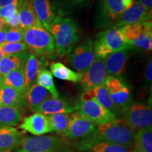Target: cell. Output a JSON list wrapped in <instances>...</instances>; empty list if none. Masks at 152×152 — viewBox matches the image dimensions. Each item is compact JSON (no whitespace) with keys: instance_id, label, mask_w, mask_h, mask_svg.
Instances as JSON below:
<instances>
[{"instance_id":"3957f363","label":"cell","mask_w":152,"mask_h":152,"mask_svg":"<svg viewBox=\"0 0 152 152\" xmlns=\"http://www.w3.org/2000/svg\"><path fill=\"white\" fill-rule=\"evenodd\" d=\"M23 41L32 53L39 56L52 58L55 54L54 39L51 33L44 28L24 30Z\"/></svg>"},{"instance_id":"4dcf8cb0","label":"cell","mask_w":152,"mask_h":152,"mask_svg":"<svg viewBox=\"0 0 152 152\" xmlns=\"http://www.w3.org/2000/svg\"><path fill=\"white\" fill-rule=\"evenodd\" d=\"M133 144L141 152H152V127L138 130L135 133Z\"/></svg>"},{"instance_id":"7dc6e473","label":"cell","mask_w":152,"mask_h":152,"mask_svg":"<svg viewBox=\"0 0 152 152\" xmlns=\"http://www.w3.org/2000/svg\"><path fill=\"white\" fill-rule=\"evenodd\" d=\"M13 149H7V150H0V152H12Z\"/></svg>"},{"instance_id":"f546056e","label":"cell","mask_w":152,"mask_h":152,"mask_svg":"<svg viewBox=\"0 0 152 152\" xmlns=\"http://www.w3.org/2000/svg\"><path fill=\"white\" fill-rule=\"evenodd\" d=\"M90 1V0H54L53 4L58 16H65L72 11L87 5Z\"/></svg>"},{"instance_id":"83f0119b","label":"cell","mask_w":152,"mask_h":152,"mask_svg":"<svg viewBox=\"0 0 152 152\" xmlns=\"http://www.w3.org/2000/svg\"><path fill=\"white\" fill-rule=\"evenodd\" d=\"M76 147L79 151L85 152H130L128 147L106 142H96Z\"/></svg>"},{"instance_id":"44dd1931","label":"cell","mask_w":152,"mask_h":152,"mask_svg":"<svg viewBox=\"0 0 152 152\" xmlns=\"http://www.w3.org/2000/svg\"><path fill=\"white\" fill-rule=\"evenodd\" d=\"M45 57L39 56L33 53L30 52L26 64L24 66L25 77H26V85L27 90H30L31 87L36 84L37 75L39 70L44 68Z\"/></svg>"},{"instance_id":"5b68a950","label":"cell","mask_w":152,"mask_h":152,"mask_svg":"<svg viewBox=\"0 0 152 152\" xmlns=\"http://www.w3.org/2000/svg\"><path fill=\"white\" fill-rule=\"evenodd\" d=\"M124 38L131 47L151 51L152 49L151 20L121 27Z\"/></svg>"},{"instance_id":"ac0fdd59","label":"cell","mask_w":152,"mask_h":152,"mask_svg":"<svg viewBox=\"0 0 152 152\" xmlns=\"http://www.w3.org/2000/svg\"><path fill=\"white\" fill-rule=\"evenodd\" d=\"M97 37L106 43L113 52L131 47L125 41L121 28L111 27L100 33Z\"/></svg>"},{"instance_id":"7bdbcfd3","label":"cell","mask_w":152,"mask_h":152,"mask_svg":"<svg viewBox=\"0 0 152 152\" xmlns=\"http://www.w3.org/2000/svg\"><path fill=\"white\" fill-rule=\"evenodd\" d=\"M123 2V4L124 6L125 9H128L130 8L134 3V0H121Z\"/></svg>"},{"instance_id":"f6af8a7d","label":"cell","mask_w":152,"mask_h":152,"mask_svg":"<svg viewBox=\"0 0 152 152\" xmlns=\"http://www.w3.org/2000/svg\"><path fill=\"white\" fill-rule=\"evenodd\" d=\"M60 152H75V151H71V150L68 149V148H65V147H64L61 150Z\"/></svg>"},{"instance_id":"6da1fadb","label":"cell","mask_w":152,"mask_h":152,"mask_svg":"<svg viewBox=\"0 0 152 152\" xmlns=\"http://www.w3.org/2000/svg\"><path fill=\"white\" fill-rule=\"evenodd\" d=\"M134 134L135 132L127 126L123 120L118 118L112 122L98 125L92 134L80 140L76 147L96 142H106L130 147L133 145Z\"/></svg>"},{"instance_id":"836d02e7","label":"cell","mask_w":152,"mask_h":152,"mask_svg":"<svg viewBox=\"0 0 152 152\" xmlns=\"http://www.w3.org/2000/svg\"><path fill=\"white\" fill-rule=\"evenodd\" d=\"M4 56L17 54L28 50V47L24 42H4L1 45Z\"/></svg>"},{"instance_id":"f35d334b","label":"cell","mask_w":152,"mask_h":152,"mask_svg":"<svg viewBox=\"0 0 152 152\" xmlns=\"http://www.w3.org/2000/svg\"><path fill=\"white\" fill-rule=\"evenodd\" d=\"M144 78L148 84H151V80H152V61L151 58L148 61L147 67H146L145 73H144Z\"/></svg>"},{"instance_id":"2e32d148","label":"cell","mask_w":152,"mask_h":152,"mask_svg":"<svg viewBox=\"0 0 152 152\" xmlns=\"http://www.w3.org/2000/svg\"><path fill=\"white\" fill-rule=\"evenodd\" d=\"M0 106L14 108L21 112L28 106L27 99L15 89L0 83Z\"/></svg>"},{"instance_id":"9a60e30c","label":"cell","mask_w":152,"mask_h":152,"mask_svg":"<svg viewBox=\"0 0 152 152\" xmlns=\"http://www.w3.org/2000/svg\"><path fill=\"white\" fill-rule=\"evenodd\" d=\"M132 47L112 52L104 59L107 75L118 77L124 73Z\"/></svg>"},{"instance_id":"277c9868","label":"cell","mask_w":152,"mask_h":152,"mask_svg":"<svg viewBox=\"0 0 152 152\" xmlns=\"http://www.w3.org/2000/svg\"><path fill=\"white\" fill-rule=\"evenodd\" d=\"M73 108L76 112L96 125L112 122L118 119L116 115L104 109L94 99L85 95V93L82 94L76 101Z\"/></svg>"},{"instance_id":"74e56055","label":"cell","mask_w":152,"mask_h":152,"mask_svg":"<svg viewBox=\"0 0 152 152\" xmlns=\"http://www.w3.org/2000/svg\"><path fill=\"white\" fill-rule=\"evenodd\" d=\"M4 23L5 25L9 28H18L20 27L18 20V10L15 14L11 16L9 18L5 19Z\"/></svg>"},{"instance_id":"b9f144b4","label":"cell","mask_w":152,"mask_h":152,"mask_svg":"<svg viewBox=\"0 0 152 152\" xmlns=\"http://www.w3.org/2000/svg\"><path fill=\"white\" fill-rule=\"evenodd\" d=\"M9 28V27H7V26H6L0 30V46L4 43L5 36H6V34H7V32L8 31Z\"/></svg>"},{"instance_id":"8d00e7d4","label":"cell","mask_w":152,"mask_h":152,"mask_svg":"<svg viewBox=\"0 0 152 152\" xmlns=\"http://www.w3.org/2000/svg\"><path fill=\"white\" fill-rule=\"evenodd\" d=\"M18 10V7L16 5L11 4L0 8V18L4 20L13 16Z\"/></svg>"},{"instance_id":"f1b7e54d","label":"cell","mask_w":152,"mask_h":152,"mask_svg":"<svg viewBox=\"0 0 152 152\" xmlns=\"http://www.w3.org/2000/svg\"><path fill=\"white\" fill-rule=\"evenodd\" d=\"M22 121V113L18 110L8 106H0V128L13 127Z\"/></svg>"},{"instance_id":"484cf974","label":"cell","mask_w":152,"mask_h":152,"mask_svg":"<svg viewBox=\"0 0 152 152\" xmlns=\"http://www.w3.org/2000/svg\"><path fill=\"white\" fill-rule=\"evenodd\" d=\"M52 97V94L48 90L39 86L37 83L30 88L27 94L28 106L33 112H36L39 106L45 101Z\"/></svg>"},{"instance_id":"7402d4cb","label":"cell","mask_w":152,"mask_h":152,"mask_svg":"<svg viewBox=\"0 0 152 152\" xmlns=\"http://www.w3.org/2000/svg\"><path fill=\"white\" fill-rule=\"evenodd\" d=\"M0 83L12 87L23 95L25 97H27L28 90L26 85L24 68H18L0 76Z\"/></svg>"},{"instance_id":"4316f807","label":"cell","mask_w":152,"mask_h":152,"mask_svg":"<svg viewBox=\"0 0 152 152\" xmlns=\"http://www.w3.org/2000/svg\"><path fill=\"white\" fill-rule=\"evenodd\" d=\"M50 72L54 77L63 80L73 82L74 83L80 82L83 74L75 72L71 68L60 62H54L50 64Z\"/></svg>"},{"instance_id":"603a6c76","label":"cell","mask_w":152,"mask_h":152,"mask_svg":"<svg viewBox=\"0 0 152 152\" xmlns=\"http://www.w3.org/2000/svg\"><path fill=\"white\" fill-rule=\"evenodd\" d=\"M26 138L23 133L13 127L0 128V150L14 149Z\"/></svg>"},{"instance_id":"60d3db41","label":"cell","mask_w":152,"mask_h":152,"mask_svg":"<svg viewBox=\"0 0 152 152\" xmlns=\"http://www.w3.org/2000/svg\"><path fill=\"white\" fill-rule=\"evenodd\" d=\"M139 3L147 11H152V0H139Z\"/></svg>"},{"instance_id":"52a82bcc","label":"cell","mask_w":152,"mask_h":152,"mask_svg":"<svg viewBox=\"0 0 152 152\" xmlns=\"http://www.w3.org/2000/svg\"><path fill=\"white\" fill-rule=\"evenodd\" d=\"M65 142L55 136H35L26 137L16 152H60Z\"/></svg>"},{"instance_id":"d4e9b609","label":"cell","mask_w":152,"mask_h":152,"mask_svg":"<svg viewBox=\"0 0 152 152\" xmlns=\"http://www.w3.org/2000/svg\"><path fill=\"white\" fill-rule=\"evenodd\" d=\"M30 54V51L4 56L0 62V76L20 68H24L26 61Z\"/></svg>"},{"instance_id":"e575fe53","label":"cell","mask_w":152,"mask_h":152,"mask_svg":"<svg viewBox=\"0 0 152 152\" xmlns=\"http://www.w3.org/2000/svg\"><path fill=\"white\" fill-rule=\"evenodd\" d=\"M113 52L111 49L104 43L100 38H96V40L94 43V53L95 57L100 58H106L109 55Z\"/></svg>"},{"instance_id":"9c48e42d","label":"cell","mask_w":152,"mask_h":152,"mask_svg":"<svg viewBox=\"0 0 152 152\" xmlns=\"http://www.w3.org/2000/svg\"><path fill=\"white\" fill-rule=\"evenodd\" d=\"M94 58V42L89 39L71 51L68 57V64L73 70L83 75Z\"/></svg>"},{"instance_id":"e0dca14e","label":"cell","mask_w":152,"mask_h":152,"mask_svg":"<svg viewBox=\"0 0 152 152\" xmlns=\"http://www.w3.org/2000/svg\"><path fill=\"white\" fill-rule=\"evenodd\" d=\"M31 3L38 20L43 28L49 31V26L56 16V11L52 1L31 0Z\"/></svg>"},{"instance_id":"1f68e13d","label":"cell","mask_w":152,"mask_h":152,"mask_svg":"<svg viewBox=\"0 0 152 152\" xmlns=\"http://www.w3.org/2000/svg\"><path fill=\"white\" fill-rule=\"evenodd\" d=\"M36 83L48 90L52 94V97L59 98V94L54 85L52 73L46 68H42L39 70Z\"/></svg>"},{"instance_id":"7a4b0ae2","label":"cell","mask_w":152,"mask_h":152,"mask_svg":"<svg viewBox=\"0 0 152 152\" xmlns=\"http://www.w3.org/2000/svg\"><path fill=\"white\" fill-rule=\"evenodd\" d=\"M49 32L54 39L55 54L59 57L69 54L79 39L77 22L71 17L55 16Z\"/></svg>"},{"instance_id":"5bb4252c","label":"cell","mask_w":152,"mask_h":152,"mask_svg":"<svg viewBox=\"0 0 152 152\" xmlns=\"http://www.w3.org/2000/svg\"><path fill=\"white\" fill-rule=\"evenodd\" d=\"M19 128L35 136H42L53 132L48 118L40 113H35L24 118Z\"/></svg>"},{"instance_id":"ab89813d","label":"cell","mask_w":152,"mask_h":152,"mask_svg":"<svg viewBox=\"0 0 152 152\" xmlns=\"http://www.w3.org/2000/svg\"><path fill=\"white\" fill-rule=\"evenodd\" d=\"M23 1V0H0V8L11 4L16 5L18 7Z\"/></svg>"},{"instance_id":"7c38bea8","label":"cell","mask_w":152,"mask_h":152,"mask_svg":"<svg viewBox=\"0 0 152 152\" xmlns=\"http://www.w3.org/2000/svg\"><path fill=\"white\" fill-rule=\"evenodd\" d=\"M125 10L121 0H100L97 19L98 27L113 26L120 15Z\"/></svg>"},{"instance_id":"d6986e66","label":"cell","mask_w":152,"mask_h":152,"mask_svg":"<svg viewBox=\"0 0 152 152\" xmlns=\"http://www.w3.org/2000/svg\"><path fill=\"white\" fill-rule=\"evenodd\" d=\"M18 16L19 25L23 30L43 28L34 12L31 0H23L18 7Z\"/></svg>"},{"instance_id":"cb8c5ba5","label":"cell","mask_w":152,"mask_h":152,"mask_svg":"<svg viewBox=\"0 0 152 152\" xmlns=\"http://www.w3.org/2000/svg\"><path fill=\"white\" fill-rule=\"evenodd\" d=\"M84 93L85 95H87L89 97L92 98L101 106H103L104 109L111 111L116 116L121 112V110L112 102L105 85L96 87L92 90L85 91Z\"/></svg>"},{"instance_id":"ee69618b","label":"cell","mask_w":152,"mask_h":152,"mask_svg":"<svg viewBox=\"0 0 152 152\" xmlns=\"http://www.w3.org/2000/svg\"><path fill=\"white\" fill-rule=\"evenodd\" d=\"M4 26H6L4 20L3 18H0V30H1L2 28L4 27Z\"/></svg>"},{"instance_id":"c3c4849f","label":"cell","mask_w":152,"mask_h":152,"mask_svg":"<svg viewBox=\"0 0 152 152\" xmlns=\"http://www.w3.org/2000/svg\"><path fill=\"white\" fill-rule=\"evenodd\" d=\"M130 152H141V151H138V150H137V149H134V150H133V151H130Z\"/></svg>"},{"instance_id":"d6a6232c","label":"cell","mask_w":152,"mask_h":152,"mask_svg":"<svg viewBox=\"0 0 152 152\" xmlns=\"http://www.w3.org/2000/svg\"><path fill=\"white\" fill-rule=\"evenodd\" d=\"M53 132L62 135L65 132L69 123L71 113H56L47 115Z\"/></svg>"},{"instance_id":"8fae6325","label":"cell","mask_w":152,"mask_h":152,"mask_svg":"<svg viewBox=\"0 0 152 152\" xmlns=\"http://www.w3.org/2000/svg\"><path fill=\"white\" fill-rule=\"evenodd\" d=\"M106 77L104 59L95 57L90 67L83 74L80 83L83 90L88 91L104 85Z\"/></svg>"},{"instance_id":"ba28073f","label":"cell","mask_w":152,"mask_h":152,"mask_svg":"<svg viewBox=\"0 0 152 152\" xmlns=\"http://www.w3.org/2000/svg\"><path fill=\"white\" fill-rule=\"evenodd\" d=\"M112 102L121 111L123 112L132 104V94L126 82L121 77L107 75L105 83Z\"/></svg>"},{"instance_id":"8992f818","label":"cell","mask_w":152,"mask_h":152,"mask_svg":"<svg viewBox=\"0 0 152 152\" xmlns=\"http://www.w3.org/2000/svg\"><path fill=\"white\" fill-rule=\"evenodd\" d=\"M123 113V121L134 132L151 127L152 111L149 105L142 103L131 104Z\"/></svg>"},{"instance_id":"ffe728a7","label":"cell","mask_w":152,"mask_h":152,"mask_svg":"<svg viewBox=\"0 0 152 152\" xmlns=\"http://www.w3.org/2000/svg\"><path fill=\"white\" fill-rule=\"evenodd\" d=\"M73 111L74 108L67 101L64 99L51 97L45 101L38 107L35 113L47 115L56 113H72Z\"/></svg>"},{"instance_id":"30bf717a","label":"cell","mask_w":152,"mask_h":152,"mask_svg":"<svg viewBox=\"0 0 152 152\" xmlns=\"http://www.w3.org/2000/svg\"><path fill=\"white\" fill-rule=\"evenodd\" d=\"M96 128V125L75 112L71 113L67 129L62 136L68 141L81 140L92 134Z\"/></svg>"},{"instance_id":"bcb514c9","label":"cell","mask_w":152,"mask_h":152,"mask_svg":"<svg viewBox=\"0 0 152 152\" xmlns=\"http://www.w3.org/2000/svg\"><path fill=\"white\" fill-rule=\"evenodd\" d=\"M4 56V55L2 49H1V46H0V62H1V61L3 58Z\"/></svg>"},{"instance_id":"4fadbf2b","label":"cell","mask_w":152,"mask_h":152,"mask_svg":"<svg viewBox=\"0 0 152 152\" xmlns=\"http://www.w3.org/2000/svg\"><path fill=\"white\" fill-rule=\"evenodd\" d=\"M151 12L147 11L138 1H134L130 8L120 15L112 27L121 28L125 26L142 23L151 20Z\"/></svg>"},{"instance_id":"d590c367","label":"cell","mask_w":152,"mask_h":152,"mask_svg":"<svg viewBox=\"0 0 152 152\" xmlns=\"http://www.w3.org/2000/svg\"><path fill=\"white\" fill-rule=\"evenodd\" d=\"M23 32L20 27L10 28L7 32L4 42H23Z\"/></svg>"}]
</instances>
